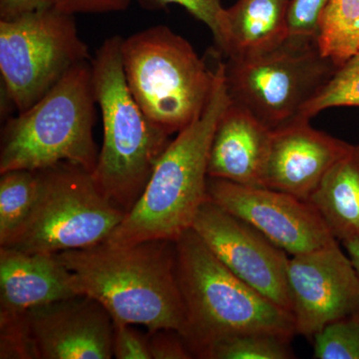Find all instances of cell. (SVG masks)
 <instances>
[{
    "mask_svg": "<svg viewBox=\"0 0 359 359\" xmlns=\"http://www.w3.org/2000/svg\"><path fill=\"white\" fill-rule=\"evenodd\" d=\"M56 255L74 275L82 294L98 302L113 321L143 325L149 332L173 330L183 334L186 309L174 241L101 243Z\"/></svg>",
    "mask_w": 359,
    "mask_h": 359,
    "instance_id": "cell-1",
    "label": "cell"
},
{
    "mask_svg": "<svg viewBox=\"0 0 359 359\" xmlns=\"http://www.w3.org/2000/svg\"><path fill=\"white\" fill-rule=\"evenodd\" d=\"M231 102L224 62L217 59L211 96L202 114L177 135L161 156L141 197L104 243L177 240L191 230L208 198V163L215 130Z\"/></svg>",
    "mask_w": 359,
    "mask_h": 359,
    "instance_id": "cell-2",
    "label": "cell"
},
{
    "mask_svg": "<svg viewBox=\"0 0 359 359\" xmlns=\"http://www.w3.org/2000/svg\"><path fill=\"white\" fill-rule=\"evenodd\" d=\"M176 250L186 309L182 337L194 358L231 335L264 332L294 339L292 313L233 275L192 229L176 241Z\"/></svg>",
    "mask_w": 359,
    "mask_h": 359,
    "instance_id": "cell-3",
    "label": "cell"
},
{
    "mask_svg": "<svg viewBox=\"0 0 359 359\" xmlns=\"http://www.w3.org/2000/svg\"><path fill=\"white\" fill-rule=\"evenodd\" d=\"M121 37L106 39L91 60L103 144L93 178L101 193L126 215L145 190L170 135L155 126L135 100L125 77Z\"/></svg>",
    "mask_w": 359,
    "mask_h": 359,
    "instance_id": "cell-4",
    "label": "cell"
},
{
    "mask_svg": "<svg viewBox=\"0 0 359 359\" xmlns=\"http://www.w3.org/2000/svg\"><path fill=\"white\" fill-rule=\"evenodd\" d=\"M96 96L91 60L71 68L41 99L7 120L0 142V174L39 171L69 162L93 173Z\"/></svg>",
    "mask_w": 359,
    "mask_h": 359,
    "instance_id": "cell-5",
    "label": "cell"
},
{
    "mask_svg": "<svg viewBox=\"0 0 359 359\" xmlns=\"http://www.w3.org/2000/svg\"><path fill=\"white\" fill-rule=\"evenodd\" d=\"M123 69L135 100L155 126L178 134L204 111L215 81L188 40L166 25L122 39Z\"/></svg>",
    "mask_w": 359,
    "mask_h": 359,
    "instance_id": "cell-6",
    "label": "cell"
},
{
    "mask_svg": "<svg viewBox=\"0 0 359 359\" xmlns=\"http://www.w3.org/2000/svg\"><path fill=\"white\" fill-rule=\"evenodd\" d=\"M32 212L6 248L59 254L105 242L126 212L101 193L93 174L69 162L39 170Z\"/></svg>",
    "mask_w": 359,
    "mask_h": 359,
    "instance_id": "cell-7",
    "label": "cell"
},
{
    "mask_svg": "<svg viewBox=\"0 0 359 359\" xmlns=\"http://www.w3.org/2000/svg\"><path fill=\"white\" fill-rule=\"evenodd\" d=\"M339 68L321 53L318 40L289 36L259 55L228 59L224 79L231 102L276 130L301 119Z\"/></svg>",
    "mask_w": 359,
    "mask_h": 359,
    "instance_id": "cell-8",
    "label": "cell"
},
{
    "mask_svg": "<svg viewBox=\"0 0 359 359\" xmlns=\"http://www.w3.org/2000/svg\"><path fill=\"white\" fill-rule=\"evenodd\" d=\"M88 60L74 15L45 6L0 20V73L18 113L29 109L71 68Z\"/></svg>",
    "mask_w": 359,
    "mask_h": 359,
    "instance_id": "cell-9",
    "label": "cell"
},
{
    "mask_svg": "<svg viewBox=\"0 0 359 359\" xmlns=\"http://www.w3.org/2000/svg\"><path fill=\"white\" fill-rule=\"evenodd\" d=\"M335 240L290 257L287 264L295 332L313 340L330 323L359 309V276Z\"/></svg>",
    "mask_w": 359,
    "mask_h": 359,
    "instance_id": "cell-10",
    "label": "cell"
},
{
    "mask_svg": "<svg viewBox=\"0 0 359 359\" xmlns=\"http://www.w3.org/2000/svg\"><path fill=\"white\" fill-rule=\"evenodd\" d=\"M192 230L233 275L292 313L287 252L257 229L208 199Z\"/></svg>",
    "mask_w": 359,
    "mask_h": 359,
    "instance_id": "cell-11",
    "label": "cell"
},
{
    "mask_svg": "<svg viewBox=\"0 0 359 359\" xmlns=\"http://www.w3.org/2000/svg\"><path fill=\"white\" fill-rule=\"evenodd\" d=\"M208 198L247 222L287 255L302 254L335 240L308 201L266 188L208 178Z\"/></svg>",
    "mask_w": 359,
    "mask_h": 359,
    "instance_id": "cell-12",
    "label": "cell"
},
{
    "mask_svg": "<svg viewBox=\"0 0 359 359\" xmlns=\"http://www.w3.org/2000/svg\"><path fill=\"white\" fill-rule=\"evenodd\" d=\"M37 359H111L113 320L86 294L68 297L25 313Z\"/></svg>",
    "mask_w": 359,
    "mask_h": 359,
    "instance_id": "cell-13",
    "label": "cell"
},
{
    "mask_svg": "<svg viewBox=\"0 0 359 359\" xmlns=\"http://www.w3.org/2000/svg\"><path fill=\"white\" fill-rule=\"evenodd\" d=\"M351 146L313 128L304 118L273 130L263 187L309 202L328 170Z\"/></svg>",
    "mask_w": 359,
    "mask_h": 359,
    "instance_id": "cell-14",
    "label": "cell"
},
{
    "mask_svg": "<svg viewBox=\"0 0 359 359\" xmlns=\"http://www.w3.org/2000/svg\"><path fill=\"white\" fill-rule=\"evenodd\" d=\"M80 294L76 278L57 255L0 247V321Z\"/></svg>",
    "mask_w": 359,
    "mask_h": 359,
    "instance_id": "cell-15",
    "label": "cell"
},
{
    "mask_svg": "<svg viewBox=\"0 0 359 359\" xmlns=\"http://www.w3.org/2000/svg\"><path fill=\"white\" fill-rule=\"evenodd\" d=\"M273 130L249 111L231 102L219 118L208 175L241 185L263 187V174Z\"/></svg>",
    "mask_w": 359,
    "mask_h": 359,
    "instance_id": "cell-16",
    "label": "cell"
},
{
    "mask_svg": "<svg viewBox=\"0 0 359 359\" xmlns=\"http://www.w3.org/2000/svg\"><path fill=\"white\" fill-rule=\"evenodd\" d=\"M292 0H238L224 11L219 53L228 59L259 55L289 37Z\"/></svg>",
    "mask_w": 359,
    "mask_h": 359,
    "instance_id": "cell-17",
    "label": "cell"
},
{
    "mask_svg": "<svg viewBox=\"0 0 359 359\" xmlns=\"http://www.w3.org/2000/svg\"><path fill=\"white\" fill-rule=\"evenodd\" d=\"M309 202L337 241L359 240V145L328 170Z\"/></svg>",
    "mask_w": 359,
    "mask_h": 359,
    "instance_id": "cell-18",
    "label": "cell"
},
{
    "mask_svg": "<svg viewBox=\"0 0 359 359\" xmlns=\"http://www.w3.org/2000/svg\"><path fill=\"white\" fill-rule=\"evenodd\" d=\"M318 43L339 67L359 52V0H330L321 15Z\"/></svg>",
    "mask_w": 359,
    "mask_h": 359,
    "instance_id": "cell-19",
    "label": "cell"
},
{
    "mask_svg": "<svg viewBox=\"0 0 359 359\" xmlns=\"http://www.w3.org/2000/svg\"><path fill=\"white\" fill-rule=\"evenodd\" d=\"M39 190L37 171L13 170L0 177V247L20 231L32 212Z\"/></svg>",
    "mask_w": 359,
    "mask_h": 359,
    "instance_id": "cell-20",
    "label": "cell"
},
{
    "mask_svg": "<svg viewBox=\"0 0 359 359\" xmlns=\"http://www.w3.org/2000/svg\"><path fill=\"white\" fill-rule=\"evenodd\" d=\"M292 337L264 332L231 335L215 342L201 354V359L294 358Z\"/></svg>",
    "mask_w": 359,
    "mask_h": 359,
    "instance_id": "cell-21",
    "label": "cell"
},
{
    "mask_svg": "<svg viewBox=\"0 0 359 359\" xmlns=\"http://www.w3.org/2000/svg\"><path fill=\"white\" fill-rule=\"evenodd\" d=\"M359 107V52L340 66L332 79L304 107L302 118L311 120L332 107Z\"/></svg>",
    "mask_w": 359,
    "mask_h": 359,
    "instance_id": "cell-22",
    "label": "cell"
},
{
    "mask_svg": "<svg viewBox=\"0 0 359 359\" xmlns=\"http://www.w3.org/2000/svg\"><path fill=\"white\" fill-rule=\"evenodd\" d=\"M313 344V358L359 359V309L323 328Z\"/></svg>",
    "mask_w": 359,
    "mask_h": 359,
    "instance_id": "cell-23",
    "label": "cell"
},
{
    "mask_svg": "<svg viewBox=\"0 0 359 359\" xmlns=\"http://www.w3.org/2000/svg\"><path fill=\"white\" fill-rule=\"evenodd\" d=\"M147 11H161L170 4L183 6L194 18L202 21L211 30L217 46L221 44L223 22L226 8L221 0H138Z\"/></svg>",
    "mask_w": 359,
    "mask_h": 359,
    "instance_id": "cell-24",
    "label": "cell"
},
{
    "mask_svg": "<svg viewBox=\"0 0 359 359\" xmlns=\"http://www.w3.org/2000/svg\"><path fill=\"white\" fill-rule=\"evenodd\" d=\"M330 0H292L287 13L289 36L318 40L321 15Z\"/></svg>",
    "mask_w": 359,
    "mask_h": 359,
    "instance_id": "cell-25",
    "label": "cell"
},
{
    "mask_svg": "<svg viewBox=\"0 0 359 359\" xmlns=\"http://www.w3.org/2000/svg\"><path fill=\"white\" fill-rule=\"evenodd\" d=\"M0 358L37 359L25 314L0 321Z\"/></svg>",
    "mask_w": 359,
    "mask_h": 359,
    "instance_id": "cell-26",
    "label": "cell"
},
{
    "mask_svg": "<svg viewBox=\"0 0 359 359\" xmlns=\"http://www.w3.org/2000/svg\"><path fill=\"white\" fill-rule=\"evenodd\" d=\"M113 358L152 359L148 335L137 332L132 325L113 321Z\"/></svg>",
    "mask_w": 359,
    "mask_h": 359,
    "instance_id": "cell-27",
    "label": "cell"
},
{
    "mask_svg": "<svg viewBox=\"0 0 359 359\" xmlns=\"http://www.w3.org/2000/svg\"><path fill=\"white\" fill-rule=\"evenodd\" d=\"M148 339L152 359L194 358L185 340L176 330H156L149 332Z\"/></svg>",
    "mask_w": 359,
    "mask_h": 359,
    "instance_id": "cell-28",
    "label": "cell"
},
{
    "mask_svg": "<svg viewBox=\"0 0 359 359\" xmlns=\"http://www.w3.org/2000/svg\"><path fill=\"white\" fill-rule=\"evenodd\" d=\"M60 13L76 14H101L121 13L128 9L131 0H43Z\"/></svg>",
    "mask_w": 359,
    "mask_h": 359,
    "instance_id": "cell-29",
    "label": "cell"
},
{
    "mask_svg": "<svg viewBox=\"0 0 359 359\" xmlns=\"http://www.w3.org/2000/svg\"><path fill=\"white\" fill-rule=\"evenodd\" d=\"M47 6L43 0H0V20H11Z\"/></svg>",
    "mask_w": 359,
    "mask_h": 359,
    "instance_id": "cell-30",
    "label": "cell"
},
{
    "mask_svg": "<svg viewBox=\"0 0 359 359\" xmlns=\"http://www.w3.org/2000/svg\"><path fill=\"white\" fill-rule=\"evenodd\" d=\"M340 244L346 250L347 255L351 257L354 268H355L359 276V240L358 238H351V240L340 242Z\"/></svg>",
    "mask_w": 359,
    "mask_h": 359,
    "instance_id": "cell-31",
    "label": "cell"
}]
</instances>
